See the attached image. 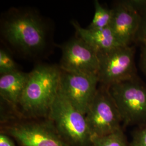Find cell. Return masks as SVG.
Returning <instances> with one entry per match:
<instances>
[{
    "label": "cell",
    "instance_id": "6da1fadb",
    "mask_svg": "<svg viewBox=\"0 0 146 146\" xmlns=\"http://www.w3.org/2000/svg\"><path fill=\"white\" fill-rule=\"evenodd\" d=\"M3 40L23 56L35 57L46 50L49 31L46 22L36 12L11 9L1 23Z\"/></svg>",
    "mask_w": 146,
    "mask_h": 146
},
{
    "label": "cell",
    "instance_id": "7a4b0ae2",
    "mask_svg": "<svg viewBox=\"0 0 146 146\" xmlns=\"http://www.w3.org/2000/svg\"><path fill=\"white\" fill-rule=\"evenodd\" d=\"M61 69L55 65L38 64L29 73L18 108L27 118H48L58 95Z\"/></svg>",
    "mask_w": 146,
    "mask_h": 146
},
{
    "label": "cell",
    "instance_id": "3957f363",
    "mask_svg": "<svg viewBox=\"0 0 146 146\" xmlns=\"http://www.w3.org/2000/svg\"><path fill=\"white\" fill-rule=\"evenodd\" d=\"M48 118L70 146H91L92 136L85 115L75 108L59 91Z\"/></svg>",
    "mask_w": 146,
    "mask_h": 146
},
{
    "label": "cell",
    "instance_id": "277c9868",
    "mask_svg": "<svg viewBox=\"0 0 146 146\" xmlns=\"http://www.w3.org/2000/svg\"><path fill=\"white\" fill-rule=\"evenodd\" d=\"M125 126L146 124V84L136 78L107 87Z\"/></svg>",
    "mask_w": 146,
    "mask_h": 146
},
{
    "label": "cell",
    "instance_id": "5b68a950",
    "mask_svg": "<svg viewBox=\"0 0 146 146\" xmlns=\"http://www.w3.org/2000/svg\"><path fill=\"white\" fill-rule=\"evenodd\" d=\"M92 138L122 129L119 111L107 87L100 85L85 115Z\"/></svg>",
    "mask_w": 146,
    "mask_h": 146
},
{
    "label": "cell",
    "instance_id": "8992f818",
    "mask_svg": "<svg viewBox=\"0 0 146 146\" xmlns=\"http://www.w3.org/2000/svg\"><path fill=\"white\" fill-rule=\"evenodd\" d=\"M1 133L21 146H70L49 118L43 121L15 122L1 127Z\"/></svg>",
    "mask_w": 146,
    "mask_h": 146
},
{
    "label": "cell",
    "instance_id": "52a82bcc",
    "mask_svg": "<svg viewBox=\"0 0 146 146\" xmlns=\"http://www.w3.org/2000/svg\"><path fill=\"white\" fill-rule=\"evenodd\" d=\"M99 84L106 87L135 78V49L120 46L110 52L98 54Z\"/></svg>",
    "mask_w": 146,
    "mask_h": 146
},
{
    "label": "cell",
    "instance_id": "ba28073f",
    "mask_svg": "<svg viewBox=\"0 0 146 146\" xmlns=\"http://www.w3.org/2000/svg\"><path fill=\"white\" fill-rule=\"evenodd\" d=\"M98 84V74L69 73L61 70L60 91L84 115L96 93Z\"/></svg>",
    "mask_w": 146,
    "mask_h": 146
},
{
    "label": "cell",
    "instance_id": "9c48e42d",
    "mask_svg": "<svg viewBox=\"0 0 146 146\" xmlns=\"http://www.w3.org/2000/svg\"><path fill=\"white\" fill-rule=\"evenodd\" d=\"M62 56L60 68L64 72L83 74H98V53L80 37H75L59 45Z\"/></svg>",
    "mask_w": 146,
    "mask_h": 146
},
{
    "label": "cell",
    "instance_id": "30bf717a",
    "mask_svg": "<svg viewBox=\"0 0 146 146\" xmlns=\"http://www.w3.org/2000/svg\"><path fill=\"white\" fill-rule=\"evenodd\" d=\"M112 9L114 14L110 27L121 46H129L136 40L140 22V12L131 1H120Z\"/></svg>",
    "mask_w": 146,
    "mask_h": 146
},
{
    "label": "cell",
    "instance_id": "8fae6325",
    "mask_svg": "<svg viewBox=\"0 0 146 146\" xmlns=\"http://www.w3.org/2000/svg\"><path fill=\"white\" fill-rule=\"evenodd\" d=\"M72 24L78 37L98 54L108 52L116 48L122 46L110 27L104 29H92L84 28L75 20L72 21Z\"/></svg>",
    "mask_w": 146,
    "mask_h": 146
},
{
    "label": "cell",
    "instance_id": "7c38bea8",
    "mask_svg": "<svg viewBox=\"0 0 146 146\" xmlns=\"http://www.w3.org/2000/svg\"><path fill=\"white\" fill-rule=\"evenodd\" d=\"M28 76L29 73H24L20 70L0 76L1 101L19 113V104Z\"/></svg>",
    "mask_w": 146,
    "mask_h": 146
},
{
    "label": "cell",
    "instance_id": "4fadbf2b",
    "mask_svg": "<svg viewBox=\"0 0 146 146\" xmlns=\"http://www.w3.org/2000/svg\"><path fill=\"white\" fill-rule=\"evenodd\" d=\"M94 16L88 28L104 29L110 26L113 18V9H108L101 5L98 1H94Z\"/></svg>",
    "mask_w": 146,
    "mask_h": 146
},
{
    "label": "cell",
    "instance_id": "5bb4252c",
    "mask_svg": "<svg viewBox=\"0 0 146 146\" xmlns=\"http://www.w3.org/2000/svg\"><path fill=\"white\" fill-rule=\"evenodd\" d=\"M91 146H131L121 129L114 133L92 138Z\"/></svg>",
    "mask_w": 146,
    "mask_h": 146
},
{
    "label": "cell",
    "instance_id": "9a60e30c",
    "mask_svg": "<svg viewBox=\"0 0 146 146\" xmlns=\"http://www.w3.org/2000/svg\"><path fill=\"white\" fill-rule=\"evenodd\" d=\"M134 5L140 14V22L136 40L146 46V1H133Z\"/></svg>",
    "mask_w": 146,
    "mask_h": 146
},
{
    "label": "cell",
    "instance_id": "2e32d148",
    "mask_svg": "<svg viewBox=\"0 0 146 146\" xmlns=\"http://www.w3.org/2000/svg\"><path fill=\"white\" fill-rule=\"evenodd\" d=\"M17 64L11 55L3 49L0 50V74L5 75L19 70Z\"/></svg>",
    "mask_w": 146,
    "mask_h": 146
},
{
    "label": "cell",
    "instance_id": "e0dca14e",
    "mask_svg": "<svg viewBox=\"0 0 146 146\" xmlns=\"http://www.w3.org/2000/svg\"><path fill=\"white\" fill-rule=\"evenodd\" d=\"M131 146H146V124L139 127L133 133Z\"/></svg>",
    "mask_w": 146,
    "mask_h": 146
},
{
    "label": "cell",
    "instance_id": "ac0fdd59",
    "mask_svg": "<svg viewBox=\"0 0 146 146\" xmlns=\"http://www.w3.org/2000/svg\"><path fill=\"white\" fill-rule=\"evenodd\" d=\"M0 146H16L9 136L5 133H0Z\"/></svg>",
    "mask_w": 146,
    "mask_h": 146
},
{
    "label": "cell",
    "instance_id": "d6986e66",
    "mask_svg": "<svg viewBox=\"0 0 146 146\" xmlns=\"http://www.w3.org/2000/svg\"><path fill=\"white\" fill-rule=\"evenodd\" d=\"M141 68L146 76V46H143L140 57Z\"/></svg>",
    "mask_w": 146,
    "mask_h": 146
}]
</instances>
